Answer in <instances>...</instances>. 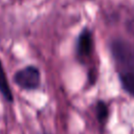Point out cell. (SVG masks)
Returning <instances> with one entry per match:
<instances>
[{"label":"cell","instance_id":"cell-7","mask_svg":"<svg viewBox=\"0 0 134 134\" xmlns=\"http://www.w3.org/2000/svg\"><path fill=\"white\" fill-rule=\"evenodd\" d=\"M126 28L129 34L134 36V19H129L126 21Z\"/></svg>","mask_w":134,"mask_h":134},{"label":"cell","instance_id":"cell-5","mask_svg":"<svg viewBox=\"0 0 134 134\" xmlns=\"http://www.w3.org/2000/svg\"><path fill=\"white\" fill-rule=\"evenodd\" d=\"M0 93L5 98L6 102H8V103L14 102L13 92L10 90V87H9V84L7 81V76H6V73H5L4 68L2 66L1 60H0Z\"/></svg>","mask_w":134,"mask_h":134},{"label":"cell","instance_id":"cell-1","mask_svg":"<svg viewBox=\"0 0 134 134\" xmlns=\"http://www.w3.org/2000/svg\"><path fill=\"white\" fill-rule=\"evenodd\" d=\"M109 48L114 62L121 68L120 71L134 72V43L116 38L110 42Z\"/></svg>","mask_w":134,"mask_h":134},{"label":"cell","instance_id":"cell-3","mask_svg":"<svg viewBox=\"0 0 134 134\" xmlns=\"http://www.w3.org/2000/svg\"><path fill=\"white\" fill-rule=\"evenodd\" d=\"M93 45L94 41L92 31L88 27L83 28L79 34L75 42V57L82 64H84V62L91 57Z\"/></svg>","mask_w":134,"mask_h":134},{"label":"cell","instance_id":"cell-2","mask_svg":"<svg viewBox=\"0 0 134 134\" xmlns=\"http://www.w3.org/2000/svg\"><path fill=\"white\" fill-rule=\"evenodd\" d=\"M14 82L24 90H36L41 85V72L35 65H28L14 74Z\"/></svg>","mask_w":134,"mask_h":134},{"label":"cell","instance_id":"cell-8","mask_svg":"<svg viewBox=\"0 0 134 134\" xmlns=\"http://www.w3.org/2000/svg\"><path fill=\"white\" fill-rule=\"evenodd\" d=\"M43 134H50V133H46V132H44V133H43Z\"/></svg>","mask_w":134,"mask_h":134},{"label":"cell","instance_id":"cell-6","mask_svg":"<svg viewBox=\"0 0 134 134\" xmlns=\"http://www.w3.org/2000/svg\"><path fill=\"white\" fill-rule=\"evenodd\" d=\"M95 115L97 121L100 126H105L109 116V108L108 105L104 100H97L95 104Z\"/></svg>","mask_w":134,"mask_h":134},{"label":"cell","instance_id":"cell-4","mask_svg":"<svg viewBox=\"0 0 134 134\" xmlns=\"http://www.w3.org/2000/svg\"><path fill=\"white\" fill-rule=\"evenodd\" d=\"M118 79L121 85V88L129 95L134 97V72L130 71H119Z\"/></svg>","mask_w":134,"mask_h":134}]
</instances>
